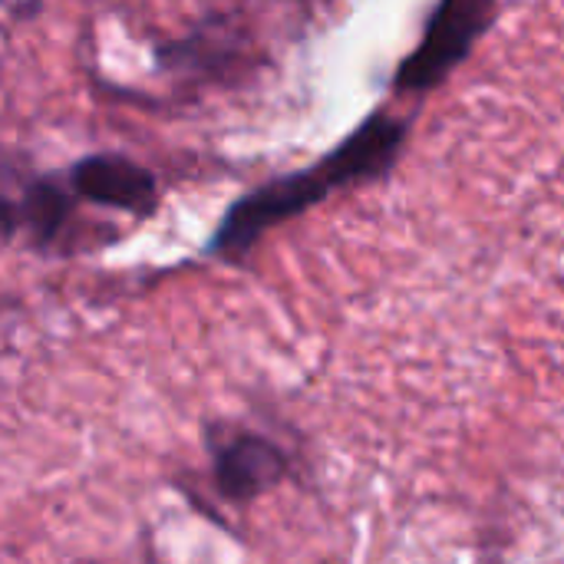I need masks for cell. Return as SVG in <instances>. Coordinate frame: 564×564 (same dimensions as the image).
I'll use <instances>...</instances> for the list:
<instances>
[{
    "instance_id": "6da1fadb",
    "label": "cell",
    "mask_w": 564,
    "mask_h": 564,
    "mask_svg": "<svg viewBox=\"0 0 564 564\" xmlns=\"http://www.w3.org/2000/svg\"><path fill=\"white\" fill-rule=\"evenodd\" d=\"M406 135H410L406 119L377 109L314 165L268 178L264 185L238 195L218 218L205 251L221 261L248 258L271 228L304 215L307 208L330 198L337 188L383 178L397 165Z\"/></svg>"
},
{
    "instance_id": "7a4b0ae2",
    "label": "cell",
    "mask_w": 564,
    "mask_h": 564,
    "mask_svg": "<svg viewBox=\"0 0 564 564\" xmlns=\"http://www.w3.org/2000/svg\"><path fill=\"white\" fill-rule=\"evenodd\" d=\"M499 7L489 0H446L433 10L420 46L400 63L393 76L397 93H426L440 86L496 23Z\"/></svg>"
},
{
    "instance_id": "3957f363",
    "label": "cell",
    "mask_w": 564,
    "mask_h": 564,
    "mask_svg": "<svg viewBox=\"0 0 564 564\" xmlns=\"http://www.w3.org/2000/svg\"><path fill=\"white\" fill-rule=\"evenodd\" d=\"M208 459L215 492L231 506L268 496L288 479L291 469L288 453L274 440L251 430H208Z\"/></svg>"
},
{
    "instance_id": "277c9868",
    "label": "cell",
    "mask_w": 564,
    "mask_h": 564,
    "mask_svg": "<svg viewBox=\"0 0 564 564\" xmlns=\"http://www.w3.org/2000/svg\"><path fill=\"white\" fill-rule=\"evenodd\" d=\"M63 182L76 202L116 208L135 218L155 215L162 202L155 172L122 152H89L63 172Z\"/></svg>"
},
{
    "instance_id": "5b68a950",
    "label": "cell",
    "mask_w": 564,
    "mask_h": 564,
    "mask_svg": "<svg viewBox=\"0 0 564 564\" xmlns=\"http://www.w3.org/2000/svg\"><path fill=\"white\" fill-rule=\"evenodd\" d=\"M20 205V235H26V241L33 248H53L56 238L63 235V228L73 218L76 198L69 195L63 175H33L23 182V192L17 198Z\"/></svg>"
},
{
    "instance_id": "8992f818",
    "label": "cell",
    "mask_w": 564,
    "mask_h": 564,
    "mask_svg": "<svg viewBox=\"0 0 564 564\" xmlns=\"http://www.w3.org/2000/svg\"><path fill=\"white\" fill-rule=\"evenodd\" d=\"M20 235V205L17 198L0 192V238H13Z\"/></svg>"
}]
</instances>
